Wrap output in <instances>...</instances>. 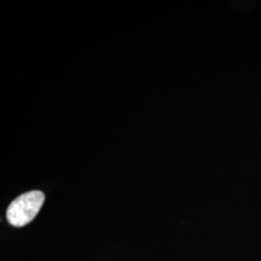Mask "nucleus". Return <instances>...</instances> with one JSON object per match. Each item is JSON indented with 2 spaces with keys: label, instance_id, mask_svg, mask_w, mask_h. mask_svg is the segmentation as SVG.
<instances>
[{
  "label": "nucleus",
  "instance_id": "f257e3e1",
  "mask_svg": "<svg viewBox=\"0 0 261 261\" xmlns=\"http://www.w3.org/2000/svg\"><path fill=\"white\" fill-rule=\"evenodd\" d=\"M44 201L45 195L41 191H31L18 196L7 209L9 224L17 227L29 224L37 216Z\"/></svg>",
  "mask_w": 261,
  "mask_h": 261
}]
</instances>
